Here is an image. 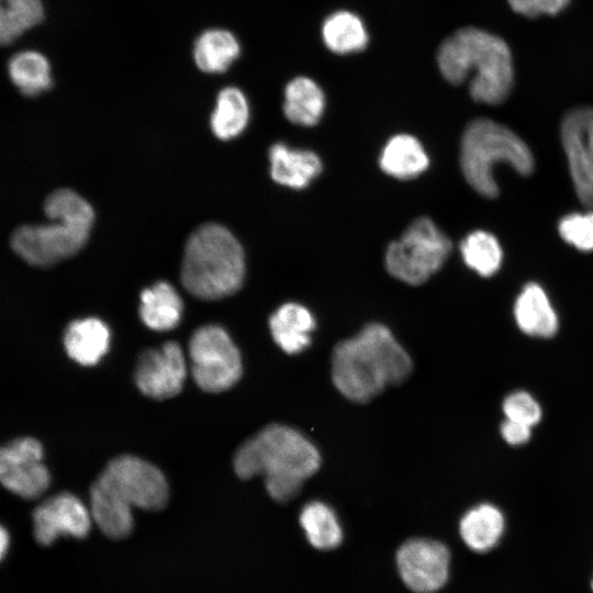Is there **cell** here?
I'll use <instances>...</instances> for the list:
<instances>
[{
  "instance_id": "2",
  "label": "cell",
  "mask_w": 593,
  "mask_h": 593,
  "mask_svg": "<svg viewBox=\"0 0 593 593\" xmlns=\"http://www.w3.org/2000/svg\"><path fill=\"white\" fill-rule=\"evenodd\" d=\"M322 463L317 447L300 430L271 424L247 439L234 456L236 474L244 480L261 475L268 494L286 503L301 491Z\"/></svg>"
},
{
  "instance_id": "29",
  "label": "cell",
  "mask_w": 593,
  "mask_h": 593,
  "mask_svg": "<svg viewBox=\"0 0 593 593\" xmlns=\"http://www.w3.org/2000/svg\"><path fill=\"white\" fill-rule=\"evenodd\" d=\"M44 19L42 0H0V45H8Z\"/></svg>"
},
{
  "instance_id": "5",
  "label": "cell",
  "mask_w": 593,
  "mask_h": 593,
  "mask_svg": "<svg viewBox=\"0 0 593 593\" xmlns=\"http://www.w3.org/2000/svg\"><path fill=\"white\" fill-rule=\"evenodd\" d=\"M244 276V250L226 227L206 223L190 235L181 264V281L188 292L202 300H219L238 291Z\"/></svg>"
},
{
  "instance_id": "15",
  "label": "cell",
  "mask_w": 593,
  "mask_h": 593,
  "mask_svg": "<svg viewBox=\"0 0 593 593\" xmlns=\"http://www.w3.org/2000/svg\"><path fill=\"white\" fill-rule=\"evenodd\" d=\"M518 328L530 337L550 338L559 328L558 315L544 289L534 282L524 287L514 304Z\"/></svg>"
},
{
  "instance_id": "17",
  "label": "cell",
  "mask_w": 593,
  "mask_h": 593,
  "mask_svg": "<svg viewBox=\"0 0 593 593\" xmlns=\"http://www.w3.org/2000/svg\"><path fill=\"white\" fill-rule=\"evenodd\" d=\"M315 326L312 312L294 302L281 305L269 318L275 343L289 355L299 354L311 345Z\"/></svg>"
},
{
  "instance_id": "21",
  "label": "cell",
  "mask_w": 593,
  "mask_h": 593,
  "mask_svg": "<svg viewBox=\"0 0 593 593\" xmlns=\"http://www.w3.org/2000/svg\"><path fill=\"white\" fill-rule=\"evenodd\" d=\"M379 164L385 174L394 178L411 179L425 171L428 156L417 138L398 134L383 147Z\"/></svg>"
},
{
  "instance_id": "18",
  "label": "cell",
  "mask_w": 593,
  "mask_h": 593,
  "mask_svg": "<svg viewBox=\"0 0 593 593\" xmlns=\"http://www.w3.org/2000/svg\"><path fill=\"white\" fill-rule=\"evenodd\" d=\"M111 334L105 323L97 317L72 321L64 334L68 356L81 366H93L108 353Z\"/></svg>"
},
{
  "instance_id": "32",
  "label": "cell",
  "mask_w": 593,
  "mask_h": 593,
  "mask_svg": "<svg viewBox=\"0 0 593 593\" xmlns=\"http://www.w3.org/2000/svg\"><path fill=\"white\" fill-rule=\"evenodd\" d=\"M561 237L580 250H593V212L566 215L559 222Z\"/></svg>"
},
{
  "instance_id": "9",
  "label": "cell",
  "mask_w": 593,
  "mask_h": 593,
  "mask_svg": "<svg viewBox=\"0 0 593 593\" xmlns=\"http://www.w3.org/2000/svg\"><path fill=\"white\" fill-rule=\"evenodd\" d=\"M96 482L131 508L158 511L168 502L169 488L164 473L135 456L112 459Z\"/></svg>"
},
{
  "instance_id": "12",
  "label": "cell",
  "mask_w": 593,
  "mask_h": 593,
  "mask_svg": "<svg viewBox=\"0 0 593 593\" xmlns=\"http://www.w3.org/2000/svg\"><path fill=\"white\" fill-rule=\"evenodd\" d=\"M561 139L578 197L593 208V109L568 112L561 124Z\"/></svg>"
},
{
  "instance_id": "3",
  "label": "cell",
  "mask_w": 593,
  "mask_h": 593,
  "mask_svg": "<svg viewBox=\"0 0 593 593\" xmlns=\"http://www.w3.org/2000/svg\"><path fill=\"white\" fill-rule=\"evenodd\" d=\"M437 64L443 77L452 85L471 75L469 92L473 100L500 104L513 88L511 51L499 36L467 26L447 37L439 46Z\"/></svg>"
},
{
  "instance_id": "23",
  "label": "cell",
  "mask_w": 593,
  "mask_h": 593,
  "mask_svg": "<svg viewBox=\"0 0 593 593\" xmlns=\"http://www.w3.org/2000/svg\"><path fill=\"white\" fill-rule=\"evenodd\" d=\"M240 45L233 33L223 29L204 31L195 41L193 58L208 74L224 72L237 59Z\"/></svg>"
},
{
  "instance_id": "36",
  "label": "cell",
  "mask_w": 593,
  "mask_h": 593,
  "mask_svg": "<svg viewBox=\"0 0 593 593\" xmlns=\"http://www.w3.org/2000/svg\"><path fill=\"white\" fill-rule=\"evenodd\" d=\"M590 586H591V590H592V592H593V577H592V579H591Z\"/></svg>"
},
{
  "instance_id": "19",
  "label": "cell",
  "mask_w": 593,
  "mask_h": 593,
  "mask_svg": "<svg viewBox=\"0 0 593 593\" xmlns=\"http://www.w3.org/2000/svg\"><path fill=\"white\" fill-rule=\"evenodd\" d=\"M270 174L279 184L305 188L322 171L320 157L311 150L292 149L277 143L269 149Z\"/></svg>"
},
{
  "instance_id": "31",
  "label": "cell",
  "mask_w": 593,
  "mask_h": 593,
  "mask_svg": "<svg viewBox=\"0 0 593 593\" xmlns=\"http://www.w3.org/2000/svg\"><path fill=\"white\" fill-rule=\"evenodd\" d=\"M502 412L506 419L530 427L537 425L542 417V410L539 402L534 395L524 390L508 393L502 402Z\"/></svg>"
},
{
  "instance_id": "25",
  "label": "cell",
  "mask_w": 593,
  "mask_h": 593,
  "mask_svg": "<svg viewBox=\"0 0 593 593\" xmlns=\"http://www.w3.org/2000/svg\"><path fill=\"white\" fill-rule=\"evenodd\" d=\"M300 525L310 545L318 550H332L343 541V528L332 506L318 500L306 503L299 515Z\"/></svg>"
},
{
  "instance_id": "20",
  "label": "cell",
  "mask_w": 593,
  "mask_h": 593,
  "mask_svg": "<svg viewBox=\"0 0 593 593\" xmlns=\"http://www.w3.org/2000/svg\"><path fill=\"white\" fill-rule=\"evenodd\" d=\"M139 316L153 331L164 332L175 328L182 315V300L170 283L159 281L141 293Z\"/></svg>"
},
{
  "instance_id": "11",
  "label": "cell",
  "mask_w": 593,
  "mask_h": 593,
  "mask_svg": "<svg viewBox=\"0 0 593 593\" xmlns=\"http://www.w3.org/2000/svg\"><path fill=\"white\" fill-rule=\"evenodd\" d=\"M396 566L404 584L415 593H434L449 577L450 551L438 540L416 537L396 552Z\"/></svg>"
},
{
  "instance_id": "1",
  "label": "cell",
  "mask_w": 593,
  "mask_h": 593,
  "mask_svg": "<svg viewBox=\"0 0 593 593\" xmlns=\"http://www.w3.org/2000/svg\"><path fill=\"white\" fill-rule=\"evenodd\" d=\"M331 367L337 391L351 402L366 403L406 380L413 361L385 325L370 323L335 346Z\"/></svg>"
},
{
  "instance_id": "13",
  "label": "cell",
  "mask_w": 593,
  "mask_h": 593,
  "mask_svg": "<svg viewBox=\"0 0 593 593\" xmlns=\"http://www.w3.org/2000/svg\"><path fill=\"white\" fill-rule=\"evenodd\" d=\"M187 377L184 354L176 342L144 351L137 361L135 382L139 391L156 400L177 395Z\"/></svg>"
},
{
  "instance_id": "28",
  "label": "cell",
  "mask_w": 593,
  "mask_h": 593,
  "mask_svg": "<svg viewBox=\"0 0 593 593\" xmlns=\"http://www.w3.org/2000/svg\"><path fill=\"white\" fill-rule=\"evenodd\" d=\"M249 120V107L245 94L236 87L222 89L211 115V128L223 141L239 135Z\"/></svg>"
},
{
  "instance_id": "4",
  "label": "cell",
  "mask_w": 593,
  "mask_h": 593,
  "mask_svg": "<svg viewBox=\"0 0 593 593\" xmlns=\"http://www.w3.org/2000/svg\"><path fill=\"white\" fill-rule=\"evenodd\" d=\"M44 213L51 223L16 227L10 238L12 250L31 266L47 268L76 255L87 243L94 211L70 189L48 194Z\"/></svg>"
},
{
  "instance_id": "16",
  "label": "cell",
  "mask_w": 593,
  "mask_h": 593,
  "mask_svg": "<svg viewBox=\"0 0 593 593\" xmlns=\"http://www.w3.org/2000/svg\"><path fill=\"white\" fill-rule=\"evenodd\" d=\"M506 521L494 504L483 502L467 510L459 521V534L472 551L484 553L495 548L504 533Z\"/></svg>"
},
{
  "instance_id": "33",
  "label": "cell",
  "mask_w": 593,
  "mask_h": 593,
  "mask_svg": "<svg viewBox=\"0 0 593 593\" xmlns=\"http://www.w3.org/2000/svg\"><path fill=\"white\" fill-rule=\"evenodd\" d=\"M513 11L528 18L540 14H556L563 10L570 0H507Z\"/></svg>"
},
{
  "instance_id": "34",
  "label": "cell",
  "mask_w": 593,
  "mask_h": 593,
  "mask_svg": "<svg viewBox=\"0 0 593 593\" xmlns=\"http://www.w3.org/2000/svg\"><path fill=\"white\" fill-rule=\"evenodd\" d=\"M532 430L533 427L528 425L506 418L500 425L502 438L511 446H521L528 443L532 438Z\"/></svg>"
},
{
  "instance_id": "14",
  "label": "cell",
  "mask_w": 593,
  "mask_h": 593,
  "mask_svg": "<svg viewBox=\"0 0 593 593\" xmlns=\"http://www.w3.org/2000/svg\"><path fill=\"white\" fill-rule=\"evenodd\" d=\"M91 513L76 495L63 492L41 503L33 512V532L38 544L52 545L61 536L86 537Z\"/></svg>"
},
{
  "instance_id": "22",
  "label": "cell",
  "mask_w": 593,
  "mask_h": 593,
  "mask_svg": "<svg viewBox=\"0 0 593 593\" xmlns=\"http://www.w3.org/2000/svg\"><path fill=\"white\" fill-rule=\"evenodd\" d=\"M325 96L311 78H293L284 89L283 112L286 118L302 126L315 125L323 115Z\"/></svg>"
},
{
  "instance_id": "35",
  "label": "cell",
  "mask_w": 593,
  "mask_h": 593,
  "mask_svg": "<svg viewBox=\"0 0 593 593\" xmlns=\"http://www.w3.org/2000/svg\"><path fill=\"white\" fill-rule=\"evenodd\" d=\"M10 545V536L8 530L0 525V561L4 558Z\"/></svg>"
},
{
  "instance_id": "24",
  "label": "cell",
  "mask_w": 593,
  "mask_h": 593,
  "mask_svg": "<svg viewBox=\"0 0 593 593\" xmlns=\"http://www.w3.org/2000/svg\"><path fill=\"white\" fill-rule=\"evenodd\" d=\"M90 506L92 519L105 536L121 539L131 534L134 526L133 508L96 481L90 490Z\"/></svg>"
},
{
  "instance_id": "8",
  "label": "cell",
  "mask_w": 593,
  "mask_h": 593,
  "mask_svg": "<svg viewBox=\"0 0 593 593\" xmlns=\"http://www.w3.org/2000/svg\"><path fill=\"white\" fill-rule=\"evenodd\" d=\"M195 383L210 393L232 388L242 377L240 354L226 331L217 325L198 328L189 342Z\"/></svg>"
},
{
  "instance_id": "30",
  "label": "cell",
  "mask_w": 593,
  "mask_h": 593,
  "mask_svg": "<svg viewBox=\"0 0 593 593\" xmlns=\"http://www.w3.org/2000/svg\"><path fill=\"white\" fill-rule=\"evenodd\" d=\"M462 258L468 267L480 276L494 275L502 262V249L497 239L484 231L470 233L460 243Z\"/></svg>"
},
{
  "instance_id": "27",
  "label": "cell",
  "mask_w": 593,
  "mask_h": 593,
  "mask_svg": "<svg viewBox=\"0 0 593 593\" xmlns=\"http://www.w3.org/2000/svg\"><path fill=\"white\" fill-rule=\"evenodd\" d=\"M8 74L12 83L27 97L38 96L52 87L48 59L36 51H22L11 57Z\"/></svg>"
},
{
  "instance_id": "7",
  "label": "cell",
  "mask_w": 593,
  "mask_h": 593,
  "mask_svg": "<svg viewBox=\"0 0 593 593\" xmlns=\"http://www.w3.org/2000/svg\"><path fill=\"white\" fill-rule=\"evenodd\" d=\"M451 250L450 239L428 217L416 219L385 251V267L394 278L418 286L437 272Z\"/></svg>"
},
{
  "instance_id": "26",
  "label": "cell",
  "mask_w": 593,
  "mask_h": 593,
  "mask_svg": "<svg viewBox=\"0 0 593 593\" xmlns=\"http://www.w3.org/2000/svg\"><path fill=\"white\" fill-rule=\"evenodd\" d=\"M322 37L326 47L339 55L361 52L369 38L362 20L346 10L336 11L324 20Z\"/></svg>"
},
{
  "instance_id": "6",
  "label": "cell",
  "mask_w": 593,
  "mask_h": 593,
  "mask_svg": "<svg viewBox=\"0 0 593 593\" xmlns=\"http://www.w3.org/2000/svg\"><path fill=\"white\" fill-rule=\"evenodd\" d=\"M499 163L508 164L524 176L534 169L528 146L514 132L489 119L470 122L461 139L460 164L466 180L478 193L497 195L493 167Z\"/></svg>"
},
{
  "instance_id": "10",
  "label": "cell",
  "mask_w": 593,
  "mask_h": 593,
  "mask_svg": "<svg viewBox=\"0 0 593 593\" xmlns=\"http://www.w3.org/2000/svg\"><path fill=\"white\" fill-rule=\"evenodd\" d=\"M43 455V446L32 437L16 438L1 446L0 484L23 499L40 496L51 483Z\"/></svg>"
}]
</instances>
